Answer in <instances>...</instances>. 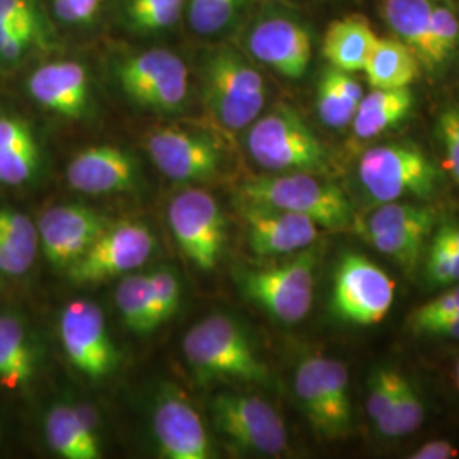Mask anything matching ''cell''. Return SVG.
<instances>
[{
	"mask_svg": "<svg viewBox=\"0 0 459 459\" xmlns=\"http://www.w3.org/2000/svg\"><path fill=\"white\" fill-rule=\"evenodd\" d=\"M184 356L195 377L208 385L214 381H264L269 377L246 332L227 315H210L187 332Z\"/></svg>",
	"mask_w": 459,
	"mask_h": 459,
	"instance_id": "6da1fadb",
	"label": "cell"
},
{
	"mask_svg": "<svg viewBox=\"0 0 459 459\" xmlns=\"http://www.w3.org/2000/svg\"><path fill=\"white\" fill-rule=\"evenodd\" d=\"M238 196L240 201L307 216L320 229H349L354 220L352 204L344 191L308 172L248 179L242 184Z\"/></svg>",
	"mask_w": 459,
	"mask_h": 459,
	"instance_id": "7a4b0ae2",
	"label": "cell"
},
{
	"mask_svg": "<svg viewBox=\"0 0 459 459\" xmlns=\"http://www.w3.org/2000/svg\"><path fill=\"white\" fill-rule=\"evenodd\" d=\"M247 148L257 164L273 172L327 170V152L293 108L279 104L255 119L247 134Z\"/></svg>",
	"mask_w": 459,
	"mask_h": 459,
	"instance_id": "3957f363",
	"label": "cell"
},
{
	"mask_svg": "<svg viewBox=\"0 0 459 459\" xmlns=\"http://www.w3.org/2000/svg\"><path fill=\"white\" fill-rule=\"evenodd\" d=\"M204 102L216 121L229 130L252 125L265 104L263 75L233 49L210 53L203 66Z\"/></svg>",
	"mask_w": 459,
	"mask_h": 459,
	"instance_id": "277c9868",
	"label": "cell"
},
{
	"mask_svg": "<svg viewBox=\"0 0 459 459\" xmlns=\"http://www.w3.org/2000/svg\"><path fill=\"white\" fill-rule=\"evenodd\" d=\"M318 252L315 248L298 254L291 261L238 274L244 295L282 324H296L312 310L315 271Z\"/></svg>",
	"mask_w": 459,
	"mask_h": 459,
	"instance_id": "5b68a950",
	"label": "cell"
},
{
	"mask_svg": "<svg viewBox=\"0 0 459 459\" xmlns=\"http://www.w3.org/2000/svg\"><path fill=\"white\" fill-rule=\"evenodd\" d=\"M295 392L315 432L328 439H342L352 424L349 371L337 359L313 356L296 369Z\"/></svg>",
	"mask_w": 459,
	"mask_h": 459,
	"instance_id": "8992f818",
	"label": "cell"
},
{
	"mask_svg": "<svg viewBox=\"0 0 459 459\" xmlns=\"http://www.w3.org/2000/svg\"><path fill=\"white\" fill-rule=\"evenodd\" d=\"M359 179L381 204L402 197L430 199L439 187V172L426 153L400 143L368 150L359 160Z\"/></svg>",
	"mask_w": 459,
	"mask_h": 459,
	"instance_id": "52a82bcc",
	"label": "cell"
},
{
	"mask_svg": "<svg viewBox=\"0 0 459 459\" xmlns=\"http://www.w3.org/2000/svg\"><path fill=\"white\" fill-rule=\"evenodd\" d=\"M394 282L361 254H345L332 288V310L349 324L377 325L390 312Z\"/></svg>",
	"mask_w": 459,
	"mask_h": 459,
	"instance_id": "ba28073f",
	"label": "cell"
},
{
	"mask_svg": "<svg viewBox=\"0 0 459 459\" xmlns=\"http://www.w3.org/2000/svg\"><path fill=\"white\" fill-rule=\"evenodd\" d=\"M212 411L216 429L238 449L265 456H279L288 449L281 415L255 394H216Z\"/></svg>",
	"mask_w": 459,
	"mask_h": 459,
	"instance_id": "9c48e42d",
	"label": "cell"
},
{
	"mask_svg": "<svg viewBox=\"0 0 459 459\" xmlns=\"http://www.w3.org/2000/svg\"><path fill=\"white\" fill-rule=\"evenodd\" d=\"M117 81L128 98L153 111L179 109L189 92V72L169 49H148L125 60Z\"/></svg>",
	"mask_w": 459,
	"mask_h": 459,
	"instance_id": "30bf717a",
	"label": "cell"
},
{
	"mask_svg": "<svg viewBox=\"0 0 459 459\" xmlns=\"http://www.w3.org/2000/svg\"><path fill=\"white\" fill-rule=\"evenodd\" d=\"M167 214L182 254L199 269H214L227 240L225 216L214 196L204 189H186L172 199Z\"/></svg>",
	"mask_w": 459,
	"mask_h": 459,
	"instance_id": "8fae6325",
	"label": "cell"
},
{
	"mask_svg": "<svg viewBox=\"0 0 459 459\" xmlns=\"http://www.w3.org/2000/svg\"><path fill=\"white\" fill-rule=\"evenodd\" d=\"M155 238L145 223L117 221L104 230L79 261L66 269L77 284L100 282L128 274L150 259Z\"/></svg>",
	"mask_w": 459,
	"mask_h": 459,
	"instance_id": "7c38bea8",
	"label": "cell"
},
{
	"mask_svg": "<svg viewBox=\"0 0 459 459\" xmlns=\"http://www.w3.org/2000/svg\"><path fill=\"white\" fill-rule=\"evenodd\" d=\"M437 225L434 210L413 203H383L366 223V238L403 271L411 273L424 255L427 240Z\"/></svg>",
	"mask_w": 459,
	"mask_h": 459,
	"instance_id": "4fadbf2b",
	"label": "cell"
},
{
	"mask_svg": "<svg viewBox=\"0 0 459 459\" xmlns=\"http://www.w3.org/2000/svg\"><path fill=\"white\" fill-rule=\"evenodd\" d=\"M60 339L66 358L82 375L108 377L115 371L119 354L109 337L104 313L87 299H75L66 305L60 316Z\"/></svg>",
	"mask_w": 459,
	"mask_h": 459,
	"instance_id": "5bb4252c",
	"label": "cell"
},
{
	"mask_svg": "<svg viewBox=\"0 0 459 459\" xmlns=\"http://www.w3.org/2000/svg\"><path fill=\"white\" fill-rule=\"evenodd\" d=\"M111 225L106 214L82 204H58L38 220L39 247L53 267L68 269Z\"/></svg>",
	"mask_w": 459,
	"mask_h": 459,
	"instance_id": "9a60e30c",
	"label": "cell"
},
{
	"mask_svg": "<svg viewBox=\"0 0 459 459\" xmlns=\"http://www.w3.org/2000/svg\"><path fill=\"white\" fill-rule=\"evenodd\" d=\"M147 150L157 169L176 182L208 181L221 162L220 150L210 136L176 128L150 133Z\"/></svg>",
	"mask_w": 459,
	"mask_h": 459,
	"instance_id": "2e32d148",
	"label": "cell"
},
{
	"mask_svg": "<svg viewBox=\"0 0 459 459\" xmlns=\"http://www.w3.org/2000/svg\"><path fill=\"white\" fill-rule=\"evenodd\" d=\"M152 426L165 458L208 459L212 456L208 432L199 413L174 386H167L159 394Z\"/></svg>",
	"mask_w": 459,
	"mask_h": 459,
	"instance_id": "e0dca14e",
	"label": "cell"
},
{
	"mask_svg": "<svg viewBox=\"0 0 459 459\" xmlns=\"http://www.w3.org/2000/svg\"><path fill=\"white\" fill-rule=\"evenodd\" d=\"M252 252L264 257L286 255L308 248L318 238V225L301 214L257 203H240Z\"/></svg>",
	"mask_w": 459,
	"mask_h": 459,
	"instance_id": "ac0fdd59",
	"label": "cell"
},
{
	"mask_svg": "<svg viewBox=\"0 0 459 459\" xmlns=\"http://www.w3.org/2000/svg\"><path fill=\"white\" fill-rule=\"evenodd\" d=\"M68 184L85 195L130 191L138 181L136 162L130 153L111 145L79 152L66 167Z\"/></svg>",
	"mask_w": 459,
	"mask_h": 459,
	"instance_id": "d6986e66",
	"label": "cell"
},
{
	"mask_svg": "<svg viewBox=\"0 0 459 459\" xmlns=\"http://www.w3.org/2000/svg\"><path fill=\"white\" fill-rule=\"evenodd\" d=\"M250 53L276 72L298 79L312 60V39L307 30L284 17L259 22L248 36Z\"/></svg>",
	"mask_w": 459,
	"mask_h": 459,
	"instance_id": "ffe728a7",
	"label": "cell"
},
{
	"mask_svg": "<svg viewBox=\"0 0 459 459\" xmlns=\"http://www.w3.org/2000/svg\"><path fill=\"white\" fill-rule=\"evenodd\" d=\"M36 102L56 115L82 117L89 108L87 72L77 62H55L39 66L28 81Z\"/></svg>",
	"mask_w": 459,
	"mask_h": 459,
	"instance_id": "44dd1931",
	"label": "cell"
},
{
	"mask_svg": "<svg viewBox=\"0 0 459 459\" xmlns=\"http://www.w3.org/2000/svg\"><path fill=\"white\" fill-rule=\"evenodd\" d=\"M45 434L49 447L65 459L100 458L94 426L83 411L65 403L55 405L47 415Z\"/></svg>",
	"mask_w": 459,
	"mask_h": 459,
	"instance_id": "7402d4cb",
	"label": "cell"
},
{
	"mask_svg": "<svg viewBox=\"0 0 459 459\" xmlns=\"http://www.w3.org/2000/svg\"><path fill=\"white\" fill-rule=\"evenodd\" d=\"M377 41L371 24L359 16L344 17L328 26L324 38V55L330 65L344 72L364 70Z\"/></svg>",
	"mask_w": 459,
	"mask_h": 459,
	"instance_id": "603a6c76",
	"label": "cell"
},
{
	"mask_svg": "<svg viewBox=\"0 0 459 459\" xmlns=\"http://www.w3.org/2000/svg\"><path fill=\"white\" fill-rule=\"evenodd\" d=\"M39 165V148L31 128L17 117H0V182L21 186L30 181Z\"/></svg>",
	"mask_w": 459,
	"mask_h": 459,
	"instance_id": "cb8c5ba5",
	"label": "cell"
},
{
	"mask_svg": "<svg viewBox=\"0 0 459 459\" xmlns=\"http://www.w3.org/2000/svg\"><path fill=\"white\" fill-rule=\"evenodd\" d=\"M373 89H403L419 75V58L403 41L377 38L364 66Z\"/></svg>",
	"mask_w": 459,
	"mask_h": 459,
	"instance_id": "d4e9b609",
	"label": "cell"
},
{
	"mask_svg": "<svg viewBox=\"0 0 459 459\" xmlns=\"http://www.w3.org/2000/svg\"><path fill=\"white\" fill-rule=\"evenodd\" d=\"M36 352L21 320L0 315V385L17 390L36 373Z\"/></svg>",
	"mask_w": 459,
	"mask_h": 459,
	"instance_id": "484cf974",
	"label": "cell"
},
{
	"mask_svg": "<svg viewBox=\"0 0 459 459\" xmlns=\"http://www.w3.org/2000/svg\"><path fill=\"white\" fill-rule=\"evenodd\" d=\"M413 96L411 89H373L362 96L356 116L352 119L354 133L362 138H375L400 123L411 113Z\"/></svg>",
	"mask_w": 459,
	"mask_h": 459,
	"instance_id": "4316f807",
	"label": "cell"
},
{
	"mask_svg": "<svg viewBox=\"0 0 459 459\" xmlns=\"http://www.w3.org/2000/svg\"><path fill=\"white\" fill-rule=\"evenodd\" d=\"M362 99V87L349 72L330 66L316 91V111L328 128L341 130L352 123Z\"/></svg>",
	"mask_w": 459,
	"mask_h": 459,
	"instance_id": "83f0119b",
	"label": "cell"
},
{
	"mask_svg": "<svg viewBox=\"0 0 459 459\" xmlns=\"http://www.w3.org/2000/svg\"><path fill=\"white\" fill-rule=\"evenodd\" d=\"M385 19L424 64L432 5L429 0H385Z\"/></svg>",
	"mask_w": 459,
	"mask_h": 459,
	"instance_id": "f1b7e54d",
	"label": "cell"
},
{
	"mask_svg": "<svg viewBox=\"0 0 459 459\" xmlns=\"http://www.w3.org/2000/svg\"><path fill=\"white\" fill-rule=\"evenodd\" d=\"M424 276L429 286L459 282V221H444L427 247Z\"/></svg>",
	"mask_w": 459,
	"mask_h": 459,
	"instance_id": "f546056e",
	"label": "cell"
},
{
	"mask_svg": "<svg viewBox=\"0 0 459 459\" xmlns=\"http://www.w3.org/2000/svg\"><path fill=\"white\" fill-rule=\"evenodd\" d=\"M407 325L415 335L459 339V282L411 313Z\"/></svg>",
	"mask_w": 459,
	"mask_h": 459,
	"instance_id": "4dcf8cb0",
	"label": "cell"
},
{
	"mask_svg": "<svg viewBox=\"0 0 459 459\" xmlns=\"http://www.w3.org/2000/svg\"><path fill=\"white\" fill-rule=\"evenodd\" d=\"M116 305L123 324L134 333L143 335L157 328L148 274H130L123 279L116 290Z\"/></svg>",
	"mask_w": 459,
	"mask_h": 459,
	"instance_id": "1f68e13d",
	"label": "cell"
},
{
	"mask_svg": "<svg viewBox=\"0 0 459 459\" xmlns=\"http://www.w3.org/2000/svg\"><path fill=\"white\" fill-rule=\"evenodd\" d=\"M424 415H426V409H424L420 396L411 386V381L407 377H403L394 413H392L390 420L379 429V434L385 437H390V439L409 436L422 426Z\"/></svg>",
	"mask_w": 459,
	"mask_h": 459,
	"instance_id": "d6a6232c",
	"label": "cell"
},
{
	"mask_svg": "<svg viewBox=\"0 0 459 459\" xmlns=\"http://www.w3.org/2000/svg\"><path fill=\"white\" fill-rule=\"evenodd\" d=\"M459 22L451 9L436 5L432 7L430 30L427 41V55L424 65L429 68L441 65L453 53L458 43Z\"/></svg>",
	"mask_w": 459,
	"mask_h": 459,
	"instance_id": "836d02e7",
	"label": "cell"
},
{
	"mask_svg": "<svg viewBox=\"0 0 459 459\" xmlns=\"http://www.w3.org/2000/svg\"><path fill=\"white\" fill-rule=\"evenodd\" d=\"M403 377L394 369H377L369 381L368 413L377 430L385 426L396 405Z\"/></svg>",
	"mask_w": 459,
	"mask_h": 459,
	"instance_id": "e575fe53",
	"label": "cell"
},
{
	"mask_svg": "<svg viewBox=\"0 0 459 459\" xmlns=\"http://www.w3.org/2000/svg\"><path fill=\"white\" fill-rule=\"evenodd\" d=\"M184 0H130L128 16L142 31H159L179 21Z\"/></svg>",
	"mask_w": 459,
	"mask_h": 459,
	"instance_id": "d590c367",
	"label": "cell"
},
{
	"mask_svg": "<svg viewBox=\"0 0 459 459\" xmlns=\"http://www.w3.org/2000/svg\"><path fill=\"white\" fill-rule=\"evenodd\" d=\"M242 0H191L189 22L199 34H214L227 28Z\"/></svg>",
	"mask_w": 459,
	"mask_h": 459,
	"instance_id": "8d00e7d4",
	"label": "cell"
},
{
	"mask_svg": "<svg viewBox=\"0 0 459 459\" xmlns=\"http://www.w3.org/2000/svg\"><path fill=\"white\" fill-rule=\"evenodd\" d=\"M148 286H150V298L157 327H160L169 318H172L181 301V284L170 271H155L148 274Z\"/></svg>",
	"mask_w": 459,
	"mask_h": 459,
	"instance_id": "74e56055",
	"label": "cell"
},
{
	"mask_svg": "<svg viewBox=\"0 0 459 459\" xmlns=\"http://www.w3.org/2000/svg\"><path fill=\"white\" fill-rule=\"evenodd\" d=\"M0 237L7 244L16 247L17 250L36 259V254L39 248V233H38V225L30 216L14 212V210L2 208L0 210Z\"/></svg>",
	"mask_w": 459,
	"mask_h": 459,
	"instance_id": "f35d334b",
	"label": "cell"
},
{
	"mask_svg": "<svg viewBox=\"0 0 459 459\" xmlns=\"http://www.w3.org/2000/svg\"><path fill=\"white\" fill-rule=\"evenodd\" d=\"M437 130L446 152V167L459 184V109H446L439 117Z\"/></svg>",
	"mask_w": 459,
	"mask_h": 459,
	"instance_id": "ab89813d",
	"label": "cell"
},
{
	"mask_svg": "<svg viewBox=\"0 0 459 459\" xmlns=\"http://www.w3.org/2000/svg\"><path fill=\"white\" fill-rule=\"evenodd\" d=\"M100 0H53L55 11L66 22H89L98 14Z\"/></svg>",
	"mask_w": 459,
	"mask_h": 459,
	"instance_id": "60d3db41",
	"label": "cell"
},
{
	"mask_svg": "<svg viewBox=\"0 0 459 459\" xmlns=\"http://www.w3.org/2000/svg\"><path fill=\"white\" fill-rule=\"evenodd\" d=\"M34 259L24 252L17 250L16 247L7 244L0 237V273L7 276H21L30 271Z\"/></svg>",
	"mask_w": 459,
	"mask_h": 459,
	"instance_id": "b9f144b4",
	"label": "cell"
},
{
	"mask_svg": "<svg viewBox=\"0 0 459 459\" xmlns=\"http://www.w3.org/2000/svg\"><path fill=\"white\" fill-rule=\"evenodd\" d=\"M0 17L9 21H38L31 0H0Z\"/></svg>",
	"mask_w": 459,
	"mask_h": 459,
	"instance_id": "7bdbcfd3",
	"label": "cell"
},
{
	"mask_svg": "<svg viewBox=\"0 0 459 459\" xmlns=\"http://www.w3.org/2000/svg\"><path fill=\"white\" fill-rule=\"evenodd\" d=\"M38 31H39L38 21H9L0 17V51L14 34H30L36 38Z\"/></svg>",
	"mask_w": 459,
	"mask_h": 459,
	"instance_id": "ee69618b",
	"label": "cell"
},
{
	"mask_svg": "<svg viewBox=\"0 0 459 459\" xmlns=\"http://www.w3.org/2000/svg\"><path fill=\"white\" fill-rule=\"evenodd\" d=\"M458 447H455L453 444L447 441H432L419 447L411 459H453L458 456Z\"/></svg>",
	"mask_w": 459,
	"mask_h": 459,
	"instance_id": "f6af8a7d",
	"label": "cell"
},
{
	"mask_svg": "<svg viewBox=\"0 0 459 459\" xmlns=\"http://www.w3.org/2000/svg\"><path fill=\"white\" fill-rule=\"evenodd\" d=\"M455 375H456V385H458L459 388V361L458 364H456V373H455Z\"/></svg>",
	"mask_w": 459,
	"mask_h": 459,
	"instance_id": "bcb514c9",
	"label": "cell"
}]
</instances>
